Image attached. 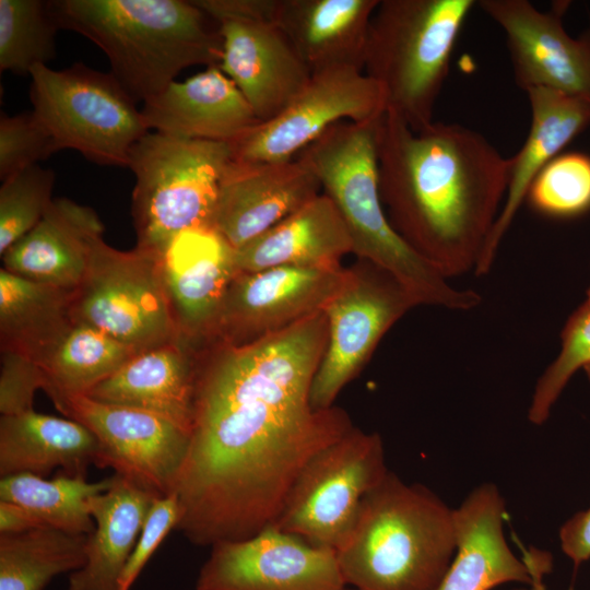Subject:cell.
Returning a JSON list of instances; mask_svg holds the SVG:
<instances>
[{
	"mask_svg": "<svg viewBox=\"0 0 590 590\" xmlns=\"http://www.w3.org/2000/svg\"><path fill=\"white\" fill-rule=\"evenodd\" d=\"M44 387L45 377L37 364L17 354L1 352V415L33 410L34 394Z\"/></svg>",
	"mask_w": 590,
	"mask_h": 590,
	"instance_id": "obj_39",
	"label": "cell"
},
{
	"mask_svg": "<svg viewBox=\"0 0 590 590\" xmlns=\"http://www.w3.org/2000/svg\"><path fill=\"white\" fill-rule=\"evenodd\" d=\"M55 172L39 164L2 180L0 187V255L27 234L52 202Z\"/></svg>",
	"mask_w": 590,
	"mask_h": 590,
	"instance_id": "obj_35",
	"label": "cell"
},
{
	"mask_svg": "<svg viewBox=\"0 0 590 590\" xmlns=\"http://www.w3.org/2000/svg\"><path fill=\"white\" fill-rule=\"evenodd\" d=\"M562 349L538 380L529 408V421L542 425L562 391L580 368L590 364V300L567 319L562 332Z\"/></svg>",
	"mask_w": 590,
	"mask_h": 590,
	"instance_id": "obj_36",
	"label": "cell"
},
{
	"mask_svg": "<svg viewBox=\"0 0 590 590\" xmlns=\"http://www.w3.org/2000/svg\"><path fill=\"white\" fill-rule=\"evenodd\" d=\"M526 199L534 211L554 219L577 217L590 211V155H556L536 175Z\"/></svg>",
	"mask_w": 590,
	"mask_h": 590,
	"instance_id": "obj_34",
	"label": "cell"
},
{
	"mask_svg": "<svg viewBox=\"0 0 590 590\" xmlns=\"http://www.w3.org/2000/svg\"><path fill=\"white\" fill-rule=\"evenodd\" d=\"M76 290L38 283L0 269L1 352L39 367L75 322Z\"/></svg>",
	"mask_w": 590,
	"mask_h": 590,
	"instance_id": "obj_29",
	"label": "cell"
},
{
	"mask_svg": "<svg viewBox=\"0 0 590 590\" xmlns=\"http://www.w3.org/2000/svg\"><path fill=\"white\" fill-rule=\"evenodd\" d=\"M455 552L453 509L389 471L335 553L345 585L356 590H436Z\"/></svg>",
	"mask_w": 590,
	"mask_h": 590,
	"instance_id": "obj_5",
	"label": "cell"
},
{
	"mask_svg": "<svg viewBox=\"0 0 590 590\" xmlns=\"http://www.w3.org/2000/svg\"><path fill=\"white\" fill-rule=\"evenodd\" d=\"M59 30L75 32L107 57L110 73L138 102L163 92L182 70L219 66V25L192 0H52Z\"/></svg>",
	"mask_w": 590,
	"mask_h": 590,
	"instance_id": "obj_4",
	"label": "cell"
},
{
	"mask_svg": "<svg viewBox=\"0 0 590 590\" xmlns=\"http://www.w3.org/2000/svg\"><path fill=\"white\" fill-rule=\"evenodd\" d=\"M355 276L356 271L342 266H281L237 273L205 344H248L324 311Z\"/></svg>",
	"mask_w": 590,
	"mask_h": 590,
	"instance_id": "obj_12",
	"label": "cell"
},
{
	"mask_svg": "<svg viewBox=\"0 0 590 590\" xmlns=\"http://www.w3.org/2000/svg\"><path fill=\"white\" fill-rule=\"evenodd\" d=\"M346 586L337 553L273 524L211 546L196 590H335Z\"/></svg>",
	"mask_w": 590,
	"mask_h": 590,
	"instance_id": "obj_15",
	"label": "cell"
},
{
	"mask_svg": "<svg viewBox=\"0 0 590 590\" xmlns=\"http://www.w3.org/2000/svg\"><path fill=\"white\" fill-rule=\"evenodd\" d=\"M46 527L26 508L0 500V533H20Z\"/></svg>",
	"mask_w": 590,
	"mask_h": 590,
	"instance_id": "obj_42",
	"label": "cell"
},
{
	"mask_svg": "<svg viewBox=\"0 0 590 590\" xmlns=\"http://www.w3.org/2000/svg\"><path fill=\"white\" fill-rule=\"evenodd\" d=\"M33 111L59 151L71 149L103 166L127 167L132 146L150 130L137 102L109 72L76 62L32 69Z\"/></svg>",
	"mask_w": 590,
	"mask_h": 590,
	"instance_id": "obj_8",
	"label": "cell"
},
{
	"mask_svg": "<svg viewBox=\"0 0 590 590\" xmlns=\"http://www.w3.org/2000/svg\"><path fill=\"white\" fill-rule=\"evenodd\" d=\"M353 252L346 225L332 200L319 193L275 226L235 249L237 273L281 266L340 267Z\"/></svg>",
	"mask_w": 590,
	"mask_h": 590,
	"instance_id": "obj_26",
	"label": "cell"
},
{
	"mask_svg": "<svg viewBox=\"0 0 590 590\" xmlns=\"http://www.w3.org/2000/svg\"><path fill=\"white\" fill-rule=\"evenodd\" d=\"M215 23L226 19L272 21L276 0H192Z\"/></svg>",
	"mask_w": 590,
	"mask_h": 590,
	"instance_id": "obj_40",
	"label": "cell"
},
{
	"mask_svg": "<svg viewBox=\"0 0 590 590\" xmlns=\"http://www.w3.org/2000/svg\"><path fill=\"white\" fill-rule=\"evenodd\" d=\"M379 191L394 231L445 278L475 270L506 198L510 158L480 132L432 122L378 123Z\"/></svg>",
	"mask_w": 590,
	"mask_h": 590,
	"instance_id": "obj_2",
	"label": "cell"
},
{
	"mask_svg": "<svg viewBox=\"0 0 590 590\" xmlns=\"http://www.w3.org/2000/svg\"><path fill=\"white\" fill-rule=\"evenodd\" d=\"M231 161L226 142L144 134L132 146L127 166L135 178L137 246L161 255L179 233L213 226L220 182Z\"/></svg>",
	"mask_w": 590,
	"mask_h": 590,
	"instance_id": "obj_7",
	"label": "cell"
},
{
	"mask_svg": "<svg viewBox=\"0 0 590 590\" xmlns=\"http://www.w3.org/2000/svg\"><path fill=\"white\" fill-rule=\"evenodd\" d=\"M380 118L339 121L296 158L310 168L322 193L337 206L354 253L392 275L416 305L470 310L481 304V295L473 290L451 286L394 231L384 211L377 158Z\"/></svg>",
	"mask_w": 590,
	"mask_h": 590,
	"instance_id": "obj_3",
	"label": "cell"
},
{
	"mask_svg": "<svg viewBox=\"0 0 590 590\" xmlns=\"http://www.w3.org/2000/svg\"><path fill=\"white\" fill-rule=\"evenodd\" d=\"M531 125L520 151L510 158L505 202L475 268L488 273L499 244L541 169L590 125V103L543 87L527 91Z\"/></svg>",
	"mask_w": 590,
	"mask_h": 590,
	"instance_id": "obj_24",
	"label": "cell"
},
{
	"mask_svg": "<svg viewBox=\"0 0 590 590\" xmlns=\"http://www.w3.org/2000/svg\"><path fill=\"white\" fill-rule=\"evenodd\" d=\"M506 508L498 488L484 483L453 509L456 552L436 590H492L506 582L532 585L550 571V556L518 558L504 535Z\"/></svg>",
	"mask_w": 590,
	"mask_h": 590,
	"instance_id": "obj_17",
	"label": "cell"
},
{
	"mask_svg": "<svg viewBox=\"0 0 590 590\" xmlns=\"http://www.w3.org/2000/svg\"><path fill=\"white\" fill-rule=\"evenodd\" d=\"M110 484L111 476L92 483L63 473L51 480L19 473L1 477L0 500L26 508L46 527L72 534H91L95 522L88 500Z\"/></svg>",
	"mask_w": 590,
	"mask_h": 590,
	"instance_id": "obj_32",
	"label": "cell"
},
{
	"mask_svg": "<svg viewBox=\"0 0 590 590\" xmlns=\"http://www.w3.org/2000/svg\"><path fill=\"white\" fill-rule=\"evenodd\" d=\"M103 233L94 209L54 199L40 221L1 255L2 268L31 281L78 290Z\"/></svg>",
	"mask_w": 590,
	"mask_h": 590,
	"instance_id": "obj_22",
	"label": "cell"
},
{
	"mask_svg": "<svg viewBox=\"0 0 590 590\" xmlns=\"http://www.w3.org/2000/svg\"><path fill=\"white\" fill-rule=\"evenodd\" d=\"M56 408L86 426L98 439V468H111L160 496L173 494L190 434L157 414L96 401L85 394L62 399Z\"/></svg>",
	"mask_w": 590,
	"mask_h": 590,
	"instance_id": "obj_13",
	"label": "cell"
},
{
	"mask_svg": "<svg viewBox=\"0 0 590 590\" xmlns=\"http://www.w3.org/2000/svg\"><path fill=\"white\" fill-rule=\"evenodd\" d=\"M99 455L96 436L72 418L34 409L0 417L1 477L19 473L46 476L55 469L85 477L90 465L98 467Z\"/></svg>",
	"mask_w": 590,
	"mask_h": 590,
	"instance_id": "obj_28",
	"label": "cell"
},
{
	"mask_svg": "<svg viewBox=\"0 0 590 590\" xmlns=\"http://www.w3.org/2000/svg\"><path fill=\"white\" fill-rule=\"evenodd\" d=\"M199 347L180 338L143 351L85 396L165 417L190 434Z\"/></svg>",
	"mask_w": 590,
	"mask_h": 590,
	"instance_id": "obj_23",
	"label": "cell"
},
{
	"mask_svg": "<svg viewBox=\"0 0 590 590\" xmlns=\"http://www.w3.org/2000/svg\"><path fill=\"white\" fill-rule=\"evenodd\" d=\"M414 306L412 296L388 272L373 264L370 270H357L354 280L324 309L329 333L310 389L315 410L333 406L384 334Z\"/></svg>",
	"mask_w": 590,
	"mask_h": 590,
	"instance_id": "obj_14",
	"label": "cell"
},
{
	"mask_svg": "<svg viewBox=\"0 0 590 590\" xmlns=\"http://www.w3.org/2000/svg\"><path fill=\"white\" fill-rule=\"evenodd\" d=\"M563 552L578 568L590 559V507L568 519L559 530Z\"/></svg>",
	"mask_w": 590,
	"mask_h": 590,
	"instance_id": "obj_41",
	"label": "cell"
},
{
	"mask_svg": "<svg viewBox=\"0 0 590 590\" xmlns=\"http://www.w3.org/2000/svg\"><path fill=\"white\" fill-rule=\"evenodd\" d=\"M335 590H356V589H354L352 587H349V586H344V587L335 589Z\"/></svg>",
	"mask_w": 590,
	"mask_h": 590,
	"instance_id": "obj_45",
	"label": "cell"
},
{
	"mask_svg": "<svg viewBox=\"0 0 590 590\" xmlns=\"http://www.w3.org/2000/svg\"><path fill=\"white\" fill-rule=\"evenodd\" d=\"M75 320L106 332L138 353L180 335L165 286L160 255L118 250L99 238L76 290Z\"/></svg>",
	"mask_w": 590,
	"mask_h": 590,
	"instance_id": "obj_10",
	"label": "cell"
},
{
	"mask_svg": "<svg viewBox=\"0 0 590 590\" xmlns=\"http://www.w3.org/2000/svg\"><path fill=\"white\" fill-rule=\"evenodd\" d=\"M386 110L382 88L363 70L341 67L315 72L278 116L259 122L229 143L232 158L253 163L291 161L332 125L376 120Z\"/></svg>",
	"mask_w": 590,
	"mask_h": 590,
	"instance_id": "obj_11",
	"label": "cell"
},
{
	"mask_svg": "<svg viewBox=\"0 0 590 590\" xmlns=\"http://www.w3.org/2000/svg\"><path fill=\"white\" fill-rule=\"evenodd\" d=\"M504 32L516 84L543 87L590 103V30L571 37L562 16L567 2L540 11L528 0L476 2Z\"/></svg>",
	"mask_w": 590,
	"mask_h": 590,
	"instance_id": "obj_16",
	"label": "cell"
},
{
	"mask_svg": "<svg viewBox=\"0 0 590 590\" xmlns=\"http://www.w3.org/2000/svg\"><path fill=\"white\" fill-rule=\"evenodd\" d=\"M217 25L223 40L220 69L260 122L274 118L307 84L309 69L272 21L226 19Z\"/></svg>",
	"mask_w": 590,
	"mask_h": 590,
	"instance_id": "obj_20",
	"label": "cell"
},
{
	"mask_svg": "<svg viewBox=\"0 0 590 590\" xmlns=\"http://www.w3.org/2000/svg\"><path fill=\"white\" fill-rule=\"evenodd\" d=\"M149 130L167 135L232 143L260 120L219 66L170 83L141 108Z\"/></svg>",
	"mask_w": 590,
	"mask_h": 590,
	"instance_id": "obj_21",
	"label": "cell"
},
{
	"mask_svg": "<svg viewBox=\"0 0 590 590\" xmlns=\"http://www.w3.org/2000/svg\"><path fill=\"white\" fill-rule=\"evenodd\" d=\"M87 539L50 527L0 533V590H44L55 577L79 570Z\"/></svg>",
	"mask_w": 590,
	"mask_h": 590,
	"instance_id": "obj_31",
	"label": "cell"
},
{
	"mask_svg": "<svg viewBox=\"0 0 590 590\" xmlns=\"http://www.w3.org/2000/svg\"><path fill=\"white\" fill-rule=\"evenodd\" d=\"M160 260L180 335L204 345L237 274L235 249L214 226H199L176 235Z\"/></svg>",
	"mask_w": 590,
	"mask_h": 590,
	"instance_id": "obj_19",
	"label": "cell"
},
{
	"mask_svg": "<svg viewBox=\"0 0 590 590\" xmlns=\"http://www.w3.org/2000/svg\"><path fill=\"white\" fill-rule=\"evenodd\" d=\"M514 590H545L544 585L542 582V578H538L533 581L532 585L528 586L527 588H517Z\"/></svg>",
	"mask_w": 590,
	"mask_h": 590,
	"instance_id": "obj_43",
	"label": "cell"
},
{
	"mask_svg": "<svg viewBox=\"0 0 590 590\" xmlns=\"http://www.w3.org/2000/svg\"><path fill=\"white\" fill-rule=\"evenodd\" d=\"M160 495L119 475L88 500L95 528L85 564L70 574L67 590H122L120 578L154 499Z\"/></svg>",
	"mask_w": 590,
	"mask_h": 590,
	"instance_id": "obj_27",
	"label": "cell"
},
{
	"mask_svg": "<svg viewBox=\"0 0 590 590\" xmlns=\"http://www.w3.org/2000/svg\"><path fill=\"white\" fill-rule=\"evenodd\" d=\"M180 517L181 509L175 493L154 499L120 578L122 590L131 589L166 535L170 530H176Z\"/></svg>",
	"mask_w": 590,
	"mask_h": 590,
	"instance_id": "obj_38",
	"label": "cell"
},
{
	"mask_svg": "<svg viewBox=\"0 0 590 590\" xmlns=\"http://www.w3.org/2000/svg\"><path fill=\"white\" fill-rule=\"evenodd\" d=\"M135 354L106 332L75 320L40 367L43 391L55 406L67 397L86 394Z\"/></svg>",
	"mask_w": 590,
	"mask_h": 590,
	"instance_id": "obj_30",
	"label": "cell"
},
{
	"mask_svg": "<svg viewBox=\"0 0 590 590\" xmlns=\"http://www.w3.org/2000/svg\"><path fill=\"white\" fill-rule=\"evenodd\" d=\"M587 299L590 300V286H589V288L587 290Z\"/></svg>",
	"mask_w": 590,
	"mask_h": 590,
	"instance_id": "obj_46",
	"label": "cell"
},
{
	"mask_svg": "<svg viewBox=\"0 0 590 590\" xmlns=\"http://www.w3.org/2000/svg\"><path fill=\"white\" fill-rule=\"evenodd\" d=\"M380 0H276L272 22L310 73L363 70L368 28Z\"/></svg>",
	"mask_w": 590,
	"mask_h": 590,
	"instance_id": "obj_25",
	"label": "cell"
},
{
	"mask_svg": "<svg viewBox=\"0 0 590 590\" xmlns=\"http://www.w3.org/2000/svg\"><path fill=\"white\" fill-rule=\"evenodd\" d=\"M583 370L586 371V375L590 381V364H588L587 366L583 367Z\"/></svg>",
	"mask_w": 590,
	"mask_h": 590,
	"instance_id": "obj_44",
	"label": "cell"
},
{
	"mask_svg": "<svg viewBox=\"0 0 590 590\" xmlns=\"http://www.w3.org/2000/svg\"><path fill=\"white\" fill-rule=\"evenodd\" d=\"M59 27L48 1L0 0V70L30 75L56 57Z\"/></svg>",
	"mask_w": 590,
	"mask_h": 590,
	"instance_id": "obj_33",
	"label": "cell"
},
{
	"mask_svg": "<svg viewBox=\"0 0 590 590\" xmlns=\"http://www.w3.org/2000/svg\"><path fill=\"white\" fill-rule=\"evenodd\" d=\"M316 175L300 160L228 163L219 187L213 226L238 249L320 193Z\"/></svg>",
	"mask_w": 590,
	"mask_h": 590,
	"instance_id": "obj_18",
	"label": "cell"
},
{
	"mask_svg": "<svg viewBox=\"0 0 590 590\" xmlns=\"http://www.w3.org/2000/svg\"><path fill=\"white\" fill-rule=\"evenodd\" d=\"M474 0H380L363 71L384 91L387 110L413 131L433 122L459 33Z\"/></svg>",
	"mask_w": 590,
	"mask_h": 590,
	"instance_id": "obj_6",
	"label": "cell"
},
{
	"mask_svg": "<svg viewBox=\"0 0 590 590\" xmlns=\"http://www.w3.org/2000/svg\"><path fill=\"white\" fill-rule=\"evenodd\" d=\"M59 148L40 119L32 110L0 118V178L37 165Z\"/></svg>",
	"mask_w": 590,
	"mask_h": 590,
	"instance_id": "obj_37",
	"label": "cell"
},
{
	"mask_svg": "<svg viewBox=\"0 0 590 590\" xmlns=\"http://www.w3.org/2000/svg\"><path fill=\"white\" fill-rule=\"evenodd\" d=\"M388 472L380 435L353 426L306 462L272 524L337 552L351 534L362 500Z\"/></svg>",
	"mask_w": 590,
	"mask_h": 590,
	"instance_id": "obj_9",
	"label": "cell"
},
{
	"mask_svg": "<svg viewBox=\"0 0 590 590\" xmlns=\"http://www.w3.org/2000/svg\"><path fill=\"white\" fill-rule=\"evenodd\" d=\"M324 311L244 345L199 350L189 447L175 491L190 543L248 539L272 524L306 462L353 424L315 410Z\"/></svg>",
	"mask_w": 590,
	"mask_h": 590,
	"instance_id": "obj_1",
	"label": "cell"
}]
</instances>
